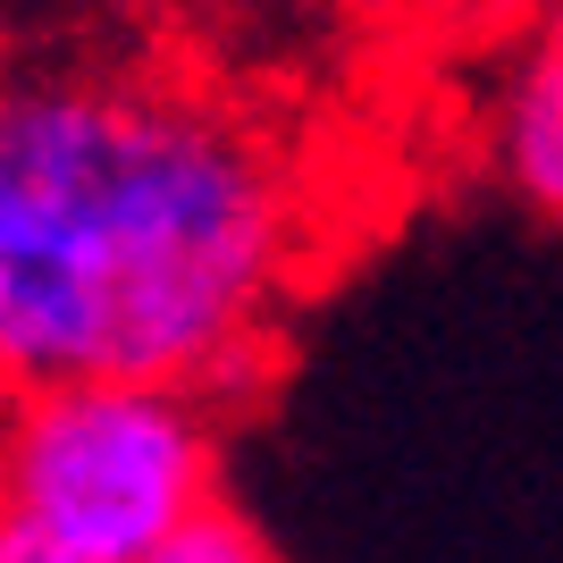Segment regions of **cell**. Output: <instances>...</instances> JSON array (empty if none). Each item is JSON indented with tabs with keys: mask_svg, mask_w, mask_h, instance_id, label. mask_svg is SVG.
I'll return each mask as SVG.
<instances>
[{
	"mask_svg": "<svg viewBox=\"0 0 563 563\" xmlns=\"http://www.w3.org/2000/svg\"><path fill=\"white\" fill-rule=\"evenodd\" d=\"M496 168L539 219H563V51L530 43L496 93Z\"/></svg>",
	"mask_w": 563,
	"mask_h": 563,
	"instance_id": "cell-3",
	"label": "cell"
},
{
	"mask_svg": "<svg viewBox=\"0 0 563 563\" xmlns=\"http://www.w3.org/2000/svg\"><path fill=\"white\" fill-rule=\"evenodd\" d=\"M143 563H278V547L261 539L253 514H235L228 496H219V505H202V514H194L177 539H161Z\"/></svg>",
	"mask_w": 563,
	"mask_h": 563,
	"instance_id": "cell-4",
	"label": "cell"
},
{
	"mask_svg": "<svg viewBox=\"0 0 563 563\" xmlns=\"http://www.w3.org/2000/svg\"><path fill=\"white\" fill-rule=\"evenodd\" d=\"M219 505V404L161 378L0 396V514L85 563H143Z\"/></svg>",
	"mask_w": 563,
	"mask_h": 563,
	"instance_id": "cell-2",
	"label": "cell"
},
{
	"mask_svg": "<svg viewBox=\"0 0 563 563\" xmlns=\"http://www.w3.org/2000/svg\"><path fill=\"white\" fill-rule=\"evenodd\" d=\"M0 563H85V555H68L59 539H43V530H25V521L0 514Z\"/></svg>",
	"mask_w": 563,
	"mask_h": 563,
	"instance_id": "cell-5",
	"label": "cell"
},
{
	"mask_svg": "<svg viewBox=\"0 0 563 563\" xmlns=\"http://www.w3.org/2000/svg\"><path fill=\"white\" fill-rule=\"evenodd\" d=\"M539 43L563 51V0H539Z\"/></svg>",
	"mask_w": 563,
	"mask_h": 563,
	"instance_id": "cell-6",
	"label": "cell"
},
{
	"mask_svg": "<svg viewBox=\"0 0 563 563\" xmlns=\"http://www.w3.org/2000/svg\"><path fill=\"white\" fill-rule=\"evenodd\" d=\"M303 269V194L228 110L118 76L0 85V396H228Z\"/></svg>",
	"mask_w": 563,
	"mask_h": 563,
	"instance_id": "cell-1",
	"label": "cell"
}]
</instances>
